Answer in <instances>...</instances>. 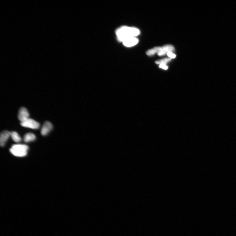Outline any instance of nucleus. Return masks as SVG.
<instances>
[{"label": "nucleus", "instance_id": "1", "mask_svg": "<svg viewBox=\"0 0 236 236\" xmlns=\"http://www.w3.org/2000/svg\"><path fill=\"white\" fill-rule=\"evenodd\" d=\"M140 33V31L138 29L127 26H123L119 28L116 32L118 40L122 42L129 38L138 36Z\"/></svg>", "mask_w": 236, "mask_h": 236}, {"label": "nucleus", "instance_id": "11", "mask_svg": "<svg viewBox=\"0 0 236 236\" xmlns=\"http://www.w3.org/2000/svg\"><path fill=\"white\" fill-rule=\"evenodd\" d=\"M159 48V47H154L153 49H150V50L147 51L146 52L147 55L149 56H152V55H154L156 53H157L158 51Z\"/></svg>", "mask_w": 236, "mask_h": 236}, {"label": "nucleus", "instance_id": "13", "mask_svg": "<svg viewBox=\"0 0 236 236\" xmlns=\"http://www.w3.org/2000/svg\"><path fill=\"white\" fill-rule=\"evenodd\" d=\"M167 55L169 57L171 58H171L174 59V58L176 57V55L173 53L172 52H169V53L167 54Z\"/></svg>", "mask_w": 236, "mask_h": 236}, {"label": "nucleus", "instance_id": "5", "mask_svg": "<svg viewBox=\"0 0 236 236\" xmlns=\"http://www.w3.org/2000/svg\"><path fill=\"white\" fill-rule=\"evenodd\" d=\"M29 114L28 110L25 107H22L19 110L18 114V119L22 122L29 118Z\"/></svg>", "mask_w": 236, "mask_h": 236}, {"label": "nucleus", "instance_id": "10", "mask_svg": "<svg viewBox=\"0 0 236 236\" xmlns=\"http://www.w3.org/2000/svg\"><path fill=\"white\" fill-rule=\"evenodd\" d=\"M11 136L13 140L16 142H19L21 141V137L19 134L16 132H11Z\"/></svg>", "mask_w": 236, "mask_h": 236}, {"label": "nucleus", "instance_id": "12", "mask_svg": "<svg viewBox=\"0 0 236 236\" xmlns=\"http://www.w3.org/2000/svg\"><path fill=\"white\" fill-rule=\"evenodd\" d=\"M171 60V58H165V59L159 61H157L156 62V63L157 64H159V65H161V64H166L168 62H170Z\"/></svg>", "mask_w": 236, "mask_h": 236}, {"label": "nucleus", "instance_id": "7", "mask_svg": "<svg viewBox=\"0 0 236 236\" xmlns=\"http://www.w3.org/2000/svg\"><path fill=\"white\" fill-rule=\"evenodd\" d=\"M11 132L7 131H5L1 133L0 136V144L1 146H4L8 139L11 136Z\"/></svg>", "mask_w": 236, "mask_h": 236}, {"label": "nucleus", "instance_id": "9", "mask_svg": "<svg viewBox=\"0 0 236 236\" xmlns=\"http://www.w3.org/2000/svg\"><path fill=\"white\" fill-rule=\"evenodd\" d=\"M36 139V136L34 134L32 133H26L24 138V140L25 142L32 141Z\"/></svg>", "mask_w": 236, "mask_h": 236}, {"label": "nucleus", "instance_id": "8", "mask_svg": "<svg viewBox=\"0 0 236 236\" xmlns=\"http://www.w3.org/2000/svg\"><path fill=\"white\" fill-rule=\"evenodd\" d=\"M138 42V39L135 37H130L123 41V45L127 47H131L135 45Z\"/></svg>", "mask_w": 236, "mask_h": 236}, {"label": "nucleus", "instance_id": "4", "mask_svg": "<svg viewBox=\"0 0 236 236\" xmlns=\"http://www.w3.org/2000/svg\"><path fill=\"white\" fill-rule=\"evenodd\" d=\"M174 51V47L171 45H167L162 47H159L157 54L159 56H163L169 52H173Z\"/></svg>", "mask_w": 236, "mask_h": 236}, {"label": "nucleus", "instance_id": "6", "mask_svg": "<svg viewBox=\"0 0 236 236\" xmlns=\"http://www.w3.org/2000/svg\"><path fill=\"white\" fill-rule=\"evenodd\" d=\"M52 125L50 122L46 121L44 124L41 131L42 135L45 136L48 134L52 129Z\"/></svg>", "mask_w": 236, "mask_h": 236}, {"label": "nucleus", "instance_id": "2", "mask_svg": "<svg viewBox=\"0 0 236 236\" xmlns=\"http://www.w3.org/2000/svg\"><path fill=\"white\" fill-rule=\"evenodd\" d=\"M28 148V146L26 145L17 144L13 145L10 151L13 155L22 157L27 155Z\"/></svg>", "mask_w": 236, "mask_h": 236}, {"label": "nucleus", "instance_id": "14", "mask_svg": "<svg viewBox=\"0 0 236 236\" xmlns=\"http://www.w3.org/2000/svg\"><path fill=\"white\" fill-rule=\"evenodd\" d=\"M159 67L164 69L165 70H167L168 69V67L166 65V64H162L160 65Z\"/></svg>", "mask_w": 236, "mask_h": 236}, {"label": "nucleus", "instance_id": "3", "mask_svg": "<svg viewBox=\"0 0 236 236\" xmlns=\"http://www.w3.org/2000/svg\"><path fill=\"white\" fill-rule=\"evenodd\" d=\"M20 124L22 127L30 128L33 129H38L40 127V124L39 122L29 118L24 121L21 122Z\"/></svg>", "mask_w": 236, "mask_h": 236}]
</instances>
